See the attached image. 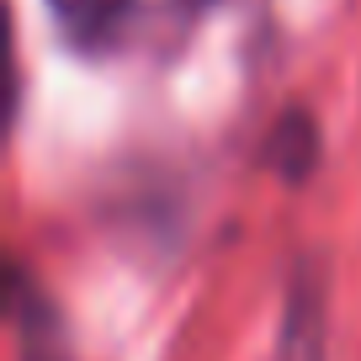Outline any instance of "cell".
I'll return each instance as SVG.
<instances>
[{"mask_svg":"<svg viewBox=\"0 0 361 361\" xmlns=\"http://www.w3.org/2000/svg\"><path fill=\"white\" fill-rule=\"evenodd\" d=\"M282 361H324V293L314 276L293 282L282 329Z\"/></svg>","mask_w":361,"mask_h":361,"instance_id":"obj_1","label":"cell"},{"mask_svg":"<svg viewBox=\"0 0 361 361\" xmlns=\"http://www.w3.org/2000/svg\"><path fill=\"white\" fill-rule=\"evenodd\" d=\"M128 6H133V0H48L54 22L64 27V37H69V43H80V48L106 43V37L123 27Z\"/></svg>","mask_w":361,"mask_h":361,"instance_id":"obj_3","label":"cell"},{"mask_svg":"<svg viewBox=\"0 0 361 361\" xmlns=\"http://www.w3.org/2000/svg\"><path fill=\"white\" fill-rule=\"evenodd\" d=\"M22 350H27V361H69V340H64V324H59V308L27 282H22Z\"/></svg>","mask_w":361,"mask_h":361,"instance_id":"obj_4","label":"cell"},{"mask_svg":"<svg viewBox=\"0 0 361 361\" xmlns=\"http://www.w3.org/2000/svg\"><path fill=\"white\" fill-rule=\"evenodd\" d=\"M266 159L282 180H303L319 159V128L308 112H282V123L271 128L266 138Z\"/></svg>","mask_w":361,"mask_h":361,"instance_id":"obj_2","label":"cell"}]
</instances>
